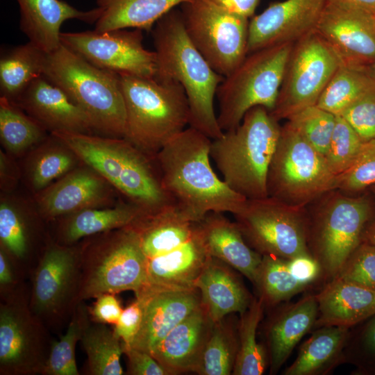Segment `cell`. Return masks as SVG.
<instances>
[{"mask_svg": "<svg viewBox=\"0 0 375 375\" xmlns=\"http://www.w3.org/2000/svg\"><path fill=\"white\" fill-rule=\"evenodd\" d=\"M375 82L365 70L340 65L322 91L317 106L340 115Z\"/></svg>", "mask_w": 375, "mask_h": 375, "instance_id": "cell-38", "label": "cell"}, {"mask_svg": "<svg viewBox=\"0 0 375 375\" xmlns=\"http://www.w3.org/2000/svg\"><path fill=\"white\" fill-rule=\"evenodd\" d=\"M364 142L351 125L336 116L333 134L325 158L337 176L346 172L358 158Z\"/></svg>", "mask_w": 375, "mask_h": 375, "instance_id": "cell-44", "label": "cell"}, {"mask_svg": "<svg viewBox=\"0 0 375 375\" xmlns=\"http://www.w3.org/2000/svg\"><path fill=\"white\" fill-rule=\"evenodd\" d=\"M142 315V304L137 298L123 310L113 331L124 344L131 345L133 343L140 331Z\"/></svg>", "mask_w": 375, "mask_h": 375, "instance_id": "cell-50", "label": "cell"}, {"mask_svg": "<svg viewBox=\"0 0 375 375\" xmlns=\"http://www.w3.org/2000/svg\"><path fill=\"white\" fill-rule=\"evenodd\" d=\"M46 53L30 42L4 53L0 59L1 96L15 101L34 79L42 76Z\"/></svg>", "mask_w": 375, "mask_h": 375, "instance_id": "cell-34", "label": "cell"}, {"mask_svg": "<svg viewBox=\"0 0 375 375\" xmlns=\"http://www.w3.org/2000/svg\"><path fill=\"white\" fill-rule=\"evenodd\" d=\"M115 29L61 33V44L90 63L118 75L154 78L155 51L143 44L142 31Z\"/></svg>", "mask_w": 375, "mask_h": 375, "instance_id": "cell-16", "label": "cell"}, {"mask_svg": "<svg viewBox=\"0 0 375 375\" xmlns=\"http://www.w3.org/2000/svg\"><path fill=\"white\" fill-rule=\"evenodd\" d=\"M0 374H42L53 340L33 312L24 286L1 294Z\"/></svg>", "mask_w": 375, "mask_h": 375, "instance_id": "cell-13", "label": "cell"}, {"mask_svg": "<svg viewBox=\"0 0 375 375\" xmlns=\"http://www.w3.org/2000/svg\"><path fill=\"white\" fill-rule=\"evenodd\" d=\"M316 295L318 315L314 328H351L375 315V290L335 277Z\"/></svg>", "mask_w": 375, "mask_h": 375, "instance_id": "cell-26", "label": "cell"}, {"mask_svg": "<svg viewBox=\"0 0 375 375\" xmlns=\"http://www.w3.org/2000/svg\"><path fill=\"white\" fill-rule=\"evenodd\" d=\"M326 0H285L269 3L249 22L247 54L294 43L314 31Z\"/></svg>", "mask_w": 375, "mask_h": 375, "instance_id": "cell-18", "label": "cell"}, {"mask_svg": "<svg viewBox=\"0 0 375 375\" xmlns=\"http://www.w3.org/2000/svg\"><path fill=\"white\" fill-rule=\"evenodd\" d=\"M336 116L317 105L306 108L288 119L289 124L325 156Z\"/></svg>", "mask_w": 375, "mask_h": 375, "instance_id": "cell-42", "label": "cell"}, {"mask_svg": "<svg viewBox=\"0 0 375 375\" xmlns=\"http://www.w3.org/2000/svg\"><path fill=\"white\" fill-rule=\"evenodd\" d=\"M43 75L86 114L94 131L124 138L126 109L118 74L94 66L61 44L46 53Z\"/></svg>", "mask_w": 375, "mask_h": 375, "instance_id": "cell-6", "label": "cell"}, {"mask_svg": "<svg viewBox=\"0 0 375 375\" xmlns=\"http://www.w3.org/2000/svg\"><path fill=\"white\" fill-rule=\"evenodd\" d=\"M349 329L341 326L317 328L303 343L295 360L284 375H324L345 362L344 349Z\"/></svg>", "mask_w": 375, "mask_h": 375, "instance_id": "cell-30", "label": "cell"}, {"mask_svg": "<svg viewBox=\"0 0 375 375\" xmlns=\"http://www.w3.org/2000/svg\"><path fill=\"white\" fill-rule=\"evenodd\" d=\"M46 130L15 101L0 97V139L10 155L22 153L46 138Z\"/></svg>", "mask_w": 375, "mask_h": 375, "instance_id": "cell-36", "label": "cell"}, {"mask_svg": "<svg viewBox=\"0 0 375 375\" xmlns=\"http://www.w3.org/2000/svg\"><path fill=\"white\" fill-rule=\"evenodd\" d=\"M185 31L211 67L224 77L247 56L249 19L212 0L181 4Z\"/></svg>", "mask_w": 375, "mask_h": 375, "instance_id": "cell-11", "label": "cell"}, {"mask_svg": "<svg viewBox=\"0 0 375 375\" xmlns=\"http://www.w3.org/2000/svg\"><path fill=\"white\" fill-rule=\"evenodd\" d=\"M253 285L265 307L286 301L308 285L293 276L288 260L270 255L262 256Z\"/></svg>", "mask_w": 375, "mask_h": 375, "instance_id": "cell-39", "label": "cell"}, {"mask_svg": "<svg viewBox=\"0 0 375 375\" xmlns=\"http://www.w3.org/2000/svg\"><path fill=\"white\" fill-rule=\"evenodd\" d=\"M122 348L128 360V374L169 375L150 353L124 344L122 342Z\"/></svg>", "mask_w": 375, "mask_h": 375, "instance_id": "cell-49", "label": "cell"}, {"mask_svg": "<svg viewBox=\"0 0 375 375\" xmlns=\"http://www.w3.org/2000/svg\"><path fill=\"white\" fill-rule=\"evenodd\" d=\"M160 81L179 83L190 108L189 126L211 140L222 136L215 112L214 98L224 77L217 73L190 40L181 10L172 9L151 30Z\"/></svg>", "mask_w": 375, "mask_h": 375, "instance_id": "cell-2", "label": "cell"}, {"mask_svg": "<svg viewBox=\"0 0 375 375\" xmlns=\"http://www.w3.org/2000/svg\"><path fill=\"white\" fill-rule=\"evenodd\" d=\"M126 109L124 138L154 158L190 122V108L183 87L155 78L119 75Z\"/></svg>", "mask_w": 375, "mask_h": 375, "instance_id": "cell-5", "label": "cell"}, {"mask_svg": "<svg viewBox=\"0 0 375 375\" xmlns=\"http://www.w3.org/2000/svg\"><path fill=\"white\" fill-rule=\"evenodd\" d=\"M233 215L247 243L260 255L290 260L310 254L305 207L268 196L247 199Z\"/></svg>", "mask_w": 375, "mask_h": 375, "instance_id": "cell-12", "label": "cell"}, {"mask_svg": "<svg viewBox=\"0 0 375 375\" xmlns=\"http://www.w3.org/2000/svg\"><path fill=\"white\" fill-rule=\"evenodd\" d=\"M194 223L208 254L239 271L254 284L262 256L247 243L237 223L218 212H210Z\"/></svg>", "mask_w": 375, "mask_h": 375, "instance_id": "cell-24", "label": "cell"}, {"mask_svg": "<svg viewBox=\"0 0 375 375\" xmlns=\"http://www.w3.org/2000/svg\"><path fill=\"white\" fill-rule=\"evenodd\" d=\"M375 247V217L369 221L362 235V240Z\"/></svg>", "mask_w": 375, "mask_h": 375, "instance_id": "cell-57", "label": "cell"}, {"mask_svg": "<svg viewBox=\"0 0 375 375\" xmlns=\"http://www.w3.org/2000/svg\"><path fill=\"white\" fill-rule=\"evenodd\" d=\"M88 307L83 301L75 307L65 335L53 341L42 375H78L75 350L90 323Z\"/></svg>", "mask_w": 375, "mask_h": 375, "instance_id": "cell-40", "label": "cell"}, {"mask_svg": "<svg viewBox=\"0 0 375 375\" xmlns=\"http://www.w3.org/2000/svg\"><path fill=\"white\" fill-rule=\"evenodd\" d=\"M294 43H285L247 54L224 77L217 90L218 124L223 132L232 131L252 108H274L288 58Z\"/></svg>", "mask_w": 375, "mask_h": 375, "instance_id": "cell-8", "label": "cell"}, {"mask_svg": "<svg viewBox=\"0 0 375 375\" xmlns=\"http://www.w3.org/2000/svg\"><path fill=\"white\" fill-rule=\"evenodd\" d=\"M187 0H96L101 10L94 30L151 31L167 12Z\"/></svg>", "mask_w": 375, "mask_h": 375, "instance_id": "cell-32", "label": "cell"}, {"mask_svg": "<svg viewBox=\"0 0 375 375\" xmlns=\"http://www.w3.org/2000/svg\"><path fill=\"white\" fill-rule=\"evenodd\" d=\"M363 142L375 139V85L370 88L340 115Z\"/></svg>", "mask_w": 375, "mask_h": 375, "instance_id": "cell-48", "label": "cell"}, {"mask_svg": "<svg viewBox=\"0 0 375 375\" xmlns=\"http://www.w3.org/2000/svg\"><path fill=\"white\" fill-rule=\"evenodd\" d=\"M372 206L365 196L351 197L335 194L308 217V246L328 282L362 242L365 228L372 219Z\"/></svg>", "mask_w": 375, "mask_h": 375, "instance_id": "cell-10", "label": "cell"}, {"mask_svg": "<svg viewBox=\"0 0 375 375\" xmlns=\"http://www.w3.org/2000/svg\"><path fill=\"white\" fill-rule=\"evenodd\" d=\"M372 191L374 192V194L375 196V185L372 186Z\"/></svg>", "mask_w": 375, "mask_h": 375, "instance_id": "cell-59", "label": "cell"}, {"mask_svg": "<svg viewBox=\"0 0 375 375\" xmlns=\"http://www.w3.org/2000/svg\"><path fill=\"white\" fill-rule=\"evenodd\" d=\"M337 181L324 155L288 122L281 126L268 172V196L305 207L337 189Z\"/></svg>", "mask_w": 375, "mask_h": 375, "instance_id": "cell-9", "label": "cell"}, {"mask_svg": "<svg viewBox=\"0 0 375 375\" xmlns=\"http://www.w3.org/2000/svg\"><path fill=\"white\" fill-rule=\"evenodd\" d=\"M358 325L349 329L344 360L356 367L358 374L375 375V315Z\"/></svg>", "mask_w": 375, "mask_h": 375, "instance_id": "cell-45", "label": "cell"}, {"mask_svg": "<svg viewBox=\"0 0 375 375\" xmlns=\"http://www.w3.org/2000/svg\"><path fill=\"white\" fill-rule=\"evenodd\" d=\"M78 248V303L126 290L137 295L148 285L147 258L129 226L87 237Z\"/></svg>", "mask_w": 375, "mask_h": 375, "instance_id": "cell-7", "label": "cell"}, {"mask_svg": "<svg viewBox=\"0 0 375 375\" xmlns=\"http://www.w3.org/2000/svg\"><path fill=\"white\" fill-rule=\"evenodd\" d=\"M137 233L147 259L169 252L192 238L194 222L176 207L144 214L129 225Z\"/></svg>", "mask_w": 375, "mask_h": 375, "instance_id": "cell-29", "label": "cell"}, {"mask_svg": "<svg viewBox=\"0 0 375 375\" xmlns=\"http://www.w3.org/2000/svg\"><path fill=\"white\" fill-rule=\"evenodd\" d=\"M288 266L293 276L308 285L321 275L319 263L310 255H301L288 260Z\"/></svg>", "mask_w": 375, "mask_h": 375, "instance_id": "cell-52", "label": "cell"}, {"mask_svg": "<svg viewBox=\"0 0 375 375\" xmlns=\"http://www.w3.org/2000/svg\"><path fill=\"white\" fill-rule=\"evenodd\" d=\"M340 65L365 70L375 60V17L326 3L315 30Z\"/></svg>", "mask_w": 375, "mask_h": 375, "instance_id": "cell-17", "label": "cell"}, {"mask_svg": "<svg viewBox=\"0 0 375 375\" xmlns=\"http://www.w3.org/2000/svg\"><path fill=\"white\" fill-rule=\"evenodd\" d=\"M340 8L360 10L375 17V0H326Z\"/></svg>", "mask_w": 375, "mask_h": 375, "instance_id": "cell-56", "label": "cell"}, {"mask_svg": "<svg viewBox=\"0 0 375 375\" xmlns=\"http://www.w3.org/2000/svg\"><path fill=\"white\" fill-rule=\"evenodd\" d=\"M216 3L241 16L252 17L260 0H212Z\"/></svg>", "mask_w": 375, "mask_h": 375, "instance_id": "cell-55", "label": "cell"}, {"mask_svg": "<svg viewBox=\"0 0 375 375\" xmlns=\"http://www.w3.org/2000/svg\"><path fill=\"white\" fill-rule=\"evenodd\" d=\"M15 102L51 133L94 131L86 114L44 75L34 79Z\"/></svg>", "mask_w": 375, "mask_h": 375, "instance_id": "cell-21", "label": "cell"}, {"mask_svg": "<svg viewBox=\"0 0 375 375\" xmlns=\"http://www.w3.org/2000/svg\"><path fill=\"white\" fill-rule=\"evenodd\" d=\"M0 241L11 257L25 261L29 256L30 233L26 219L14 203L1 199L0 203Z\"/></svg>", "mask_w": 375, "mask_h": 375, "instance_id": "cell-43", "label": "cell"}, {"mask_svg": "<svg viewBox=\"0 0 375 375\" xmlns=\"http://www.w3.org/2000/svg\"><path fill=\"white\" fill-rule=\"evenodd\" d=\"M226 265L209 256L195 283L201 304L213 323L230 313H242L253 299L236 274Z\"/></svg>", "mask_w": 375, "mask_h": 375, "instance_id": "cell-27", "label": "cell"}, {"mask_svg": "<svg viewBox=\"0 0 375 375\" xmlns=\"http://www.w3.org/2000/svg\"><path fill=\"white\" fill-rule=\"evenodd\" d=\"M318 315L315 294H307L281 308L266 328L267 357L271 374H276L301 339L314 327Z\"/></svg>", "mask_w": 375, "mask_h": 375, "instance_id": "cell-25", "label": "cell"}, {"mask_svg": "<svg viewBox=\"0 0 375 375\" xmlns=\"http://www.w3.org/2000/svg\"><path fill=\"white\" fill-rule=\"evenodd\" d=\"M144 214L140 208L128 202L86 208L63 216L58 227L59 243L73 245L81 239L126 227Z\"/></svg>", "mask_w": 375, "mask_h": 375, "instance_id": "cell-31", "label": "cell"}, {"mask_svg": "<svg viewBox=\"0 0 375 375\" xmlns=\"http://www.w3.org/2000/svg\"><path fill=\"white\" fill-rule=\"evenodd\" d=\"M365 70L375 82V60L372 63H371Z\"/></svg>", "mask_w": 375, "mask_h": 375, "instance_id": "cell-58", "label": "cell"}, {"mask_svg": "<svg viewBox=\"0 0 375 375\" xmlns=\"http://www.w3.org/2000/svg\"><path fill=\"white\" fill-rule=\"evenodd\" d=\"M340 65L335 53L315 31L296 41L287 60L272 115L278 121L288 119L316 105Z\"/></svg>", "mask_w": 375, "mask_h": 375, "instance_id": "cell-14", "label": "cell"}, {"mask_svg": "<svg viewBox=\"0 0 375 375\" xmlns=\"http://www.w3.org/2000/svg\"><path fill=\"white\" fill-rule=\"evenodd\" d=\"M79 161L67 144L51 134L30 153L24 172L31 188L38 192L77 167Z\"/></svg>", "mask_w": 375, "mask_h": 375, "instance_id": "cell-33", "label": "cell"}, {"mask_svg": "<svg viewBox=\"0 0 375 375\" xmlns=\"http://www.w3.org/2000/svg\"><path fill=\"white\" fill-rule=\"evenodd\" d=\"M92 307H88L90 318L94 323L115 324L123 310L114 294L97 297Z\"/></svg>", "mask_w": 375, "mask_h": 375, "instance_id": "cell-51", "label": "cell"}, {"mask_svg": "<svg viewBox=\"0 0 375 375\" xmlns=\"http://www.w3.org/2000/svg\"><path fill=\"white\" fill-rule=\"evenodd\" d=\"M111 187L89 166L77 167L36 192L35 199L41 217L50 220L86 208L106 206L112 201Z\"/></svg>", "mask_w": 375, "mask_h": 375, "instance_id": "cell-19", "label": "cell"}, {"mask_svg": "<svg viewBox=\"0 0 375 375\" xmlns=\"http://www.w3.org/2000/svg\"><path fill=\"white\" fill-rule=\"evenodd\" d=\"M135 298L142 302L143 315L140 331L131 346L149 353L201 305L197 289H170L147 285Z\"/></svg>", "mask_w": 375, "mask_h": 375, "instance_id": "cell-20", "label": "cell"}, {"mask_svg": "<svg viewBox=\"0 0 375 375\" xmlns=\"http://www.w3.org/2000/svg\"><path fill=\"white\" fill-rule=\"evenodd\" d=\"M214 323L202 304L176 325L150 353L169 374L198 373Z\"/></svg>", "mask_w": 375, "mask_h": 375, "instance_id": "cell-22", "label": "cell"}, {"mask_svg": "<svg viewBox=\"0 0 375 375\" xmlns=\"http://www.w3.org/2000/svg\"><path fill=\"white\" fill-rule=\"evenodd\" d=\"M211 142L210 138L189 126L153 158L163 190L174 206L192 222L210 212L236 214L247 200L213 170Z\"/></svg>", "mask_w": 375, "mask_h": 375, "instance_id": "cell-1", "label": "cell"}, {"mask_svg": "<svg viewBox=\"0 0 375 375\" xmlns=\"http://www.w3.org/2000/svg\"><path fill=\"white\" fill-rule=\"evenodd\" d=\"M375 185V139L365 142L353 164L338 176L337 189L358 192Z\"/></svg>", "mask_w": 375, "mask_h": 375, "instance_id": "cell-46", "label": "cell"}, {"mask_svg": "<svg viewBox=\"0 0 375 375\" xmlns=\"http://www.w3.org/2000/svg\"><path fill=\"white\" fill-rule=\"evenodd\" d=\"M278 122L267 109L256 106L237 128L212 140L210 156L222 180L247 199L268 197V172L281 128Z\"/></svg>", "mask_w": 375, "mask_h": 375, "instance_id": "cell-4", "label": "cell"}, {"mask_svg": "<svg viewBox=\"0 0 375 375\" xmlns=\"http://www.w3.org/2000/svg\"><path fill=\"white\" fill-rule=\"evenodd\" d=\"M197 231L184 244L147 259L148 285L170 289H197L195 283L209 258Z\"/></svg>", "mask_w": 375, "mask_h": 375, "instance_id": "cell-28", "label": "cell"}, {"mask_svg": "<svg viewBox=\"0 0 375 375\" xmlns=\"http://www.w3.org/2000/svg\"><path fill=\"white\" fill-rule=\"evenodd\" d=\"M19 9V27L28 42L46 53L61 44L60 27L69 19L95 24L101 10H81L61 0H16Z\"/></svg>", "mask_w": 375, "mask_h": 375, "instance_id": "cell-23", "label": "cell"}, {"mask_svg": "<svg viewBox=\"0 0 375 375\" xmlns=\"http://www.w3.org/2000/svg\"><path fill=\"white\" fill-rule=\"evenodd\" d=\"M10 156L0 151L1 188L6 190L12 188L20 177L19 169Z\"/></svg>", "mask_w": 375, "mask_h": 375, "instance_id": "cell-54", "label": "cell"}, {"mask_svg": "<svg viewBox=\"0 0 375 375\" xmlns=\"http://www.w3.org/2000/svg\"><path fill=\"white\" fill-rule=\"evenodd\" d=\"M238 349V338L224 319L214 323L206 343L198 374H232Z\"/></svg>", "mask_w": 375, "mask_h": 375, "instance_id": "cell-41", "label": "cell"}, {"mask_svg": "<svg viewBox=\"0 0 375 375\" xmlns=\"http://www.w3.org/2000/svg\"><path fill=\"white\" fill-rule=\"evenodd\" d=\"M265 306L259 297L252 299L240 314L238 325V349L232 374L261 375L268 363L267 353L256 341V331Z\"/></svg>", "mask_w": 375, "mask_h": 375, "instance_id": "cell-35", "label": "cell"}, {"mask_svg": "<svg viewBox=\"0 0 375 375\" xmlns=\"http://www.w3.org/2000/svg\"><path fill=\"white\" fill-rule=\"evenodd\" d=\"M80 275L78 246L50 243L45 247L33 272L29 303L47 327L72 315Z\"/></svg>", "mask_w": 375, "mask_h": 375, "instance_id": "cell-15", "label": "cell"}, {"mask_svg": "<svg viewBox=\"0 0 375 375\" xmlns=\"http://www.w3.org/2000/svg\"><path fill=\"white\" fill-rule=\"evenodd\" d=\"M335 277L375 290V247L362 240Z\"/></svg>", "mask_w": 375, "mask_h": 375, "instance_id": "cell-47", "label": "cell"}, {"mask_svg": "<svg viewBox=\"0 0 375 375\" xmlns=\"http://www.w3.org/2000/svg\"><path fill=\"white\" fill-rule=\"evenodd\" d=\"M145 214L174 206L163 190L154 159L124 138L51 133Z\"/></svg>", "mask_w": 375, "mask_h": 375, "instance_id": "cell-3", "label": "cell"}, {"mask_svg": "<svg viewBox=\"0 0 375 375\" xmlns=\"http://www.w3.org/2000/svg\"><path fill=\"white\" fill-rule=\"evenodd\" d=\"M87 355V374L91 375H122L120 362L123 354L122 341L106 324L90 323L81 340Z\"/></svg>", "mask_w": 375, "mask_h": 375, "instance_id": "cell-37", "label": "cell"}, {"mask_svg": "<svg viewBox=\"0 0 375 375\" xmlns=\"http://www.w3.org/2000/svg\"><path fill=\"white\" fill-rule=\"evenodd\" d=\"M11 256L0 247V288L1 294L6 293L17 287V278L14 272Z\"/></svg>", "mask_w": 375, "mask_h": 375, "instance_id": "cell-53", "label": "cell"}]
</instances>
